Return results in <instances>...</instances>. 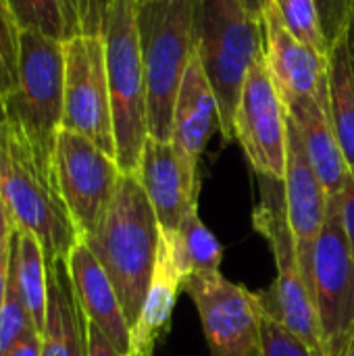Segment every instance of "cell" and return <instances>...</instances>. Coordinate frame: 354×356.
<instances>
[{
    "mask_svg": "<svg viewBox=\"0 0 354 356\" xmlns=\"http://www.w3.org/2000/svg\"><path fill=\"white\" fill-rule=\"evenodd\" d=\"M0 192L19 229L38 238L46 261L67 259L81 232L75 225L54 173L52 150L0 111Z\"/></svg>",
    "mask_w": 354,
    "mask_h": 356,
    "instance_id": "obj_1",
    "label": "cell"
},
{
    "mask_svg": "<svg viewBox=\"0 0 354 356\" xmlns=\"http://www.w3.org/2000/svg\"><path fill=\"white\" fill-rule=\"evenodd\" d=\"M81 240L106 271L127 323L134 327L161 246V227L138 175L121 173L108 209Z\"/></svg>",
    "mask_w": 354,
    "mask_h": 356,
    "instance_id": "obj_2",
    "label": "cell"
},
{
    "mask_svg": "<svg viewBox=\"0 0 354 356\" xmlns=\"http://www.w3.org/2000/svg\"><path fill=\"white\" fill-rule=\"evenodd\" d=\"M265 52L263 21L244 0H196V56L215 92L219 131L236 140L234 119L246 75Z\"/></svg>",
    "mask_w": 354,
    "mask_h": 356,
    "instance_id": "obj_3",
    "label": "cell"
},
{
    "mask_svg": "<svg viewBox=\"0 0 354 356\" xmlns=\"http://www.w3.org/2000/svg\"><path fill=\"white\" fill-rule=\"evenodd\" d=\"M136 19L148 90V134L169 142L175 98L196 54V0H138Z\"/></svg>",
    "mask_w": 354,
    "mask_h": 356,
    "instance_id": "obj_4",
    "label": "cell"
},
{
    "mask_svg": "<svg viewBox=\"0 0 354 356\" xmlns=\"http://www.w3.org/2000/svg\"><path fill=\"white\" fill-rule=\"evenodd\" d=\"M138 0H111L100 35L106 52V73L115 129V159L121 173H138L148 134V90L136 19Z\"/></svg>",
    "mask_w": 354,
    "mask_h": 356,
    "instance_id": "obj_5",
    "label": "cell"
},
{
    "mask_svg": "<svg viewBox=\"0 0 354 356\" xmlns=\"http://www.w3.org/2000/svg\"><path fill=\"white\" fill-rule=\"evenodd\" d=\"M257 179L261 188V200L252 213V225L269 242L277 269L273 286L265 292H259L263 309L269 317L298 336L315 355L323 356L309 282L286 211L284 181L267 175H257Z\"/></svg>",
    "mask_w": 354,
    "mask_h": 356,
    "instance_id": "obj_6",
    "label": "cell"
},
{
    "mask_svg": "<svg viewBox=\"0 0 354 356\" xmlns=\"http://www.w3.org/2000/svg\"><path fill=\"white\" fill-rule=\"evenodd\" d=\"M65 50L63 42L40 31H21L17 86L0 100L6 119L21 125L40 146L54 150L63 127Z\"/></svg>",
    "mask_w": 354,
    "mask_h": 356,
    "instance_id": "obj_7",
    "label": "cell"
},
{
    "mask_svg": "<svg viewBox=\"0 0 354 356\" xmlns=\"http://www.w3.org/2000/svg\"><path fill=\"white\" fill-rule=\"evenodd\" d=\"M309 290L323 356H344L354 334V252L338 198H328L325 225L313 248Z\"/></svg>",
    "mask_w": 354,
    "mask_h": 356,
    "instance_id": "obj_8",
    "label": "cell"
},
{
    "mask_svg": "<svg viewBox=\"0 0 354 356\" xmlns=\"http://www.w3.org/2000/svg\"><path fill=\"white\" fill-rule=\"evenodd\" d=\"M182 290L192 298L211 356H263L261 296L221 271L190 275Z\"/></svg>",
    "mask_w": 354,
    "mask_h": 356,
    "instance_id": "obj_9",
    "label": "cell"
},
{
    "mask_svg": "<svg viewBox=\"0 0 354 356\" xmlns=\"http://www.w3.org/2000/svg\"><path fill=\"white\" fill-rule=\"evenodd\" d=\"M63 50L65 102L61 129L88 138L115 159V129L104 40L100 33H75L63 42Z\"/></svg>",
    "mask_w": 354,
    "mask_h": 356,
    "instance_id": "obj_10",
    "label": "cell"
},
{
    "mask_svg": "<svg viewBox=\"0 0 354 356\" xmlns=\"http://www.w3.org/2000/svg\"><path fill=\"white\" fill-rule=\"evenodd\" d=\"M234 134L257 175L284 179L288 163V108L269 75L265 52L246 75Z\"/></svg>",
    "mask_w": 354,
    "mask_h": 356,
    "instance_id": "obj_11",
    "label": "cell"
},
{
    "mask_svg": "<svg viewBox=\"0 0 354 356\" xmlns=\"http://www.w3.org/2000/svg\"><path fill=\"white\" fill-rule=\"evenodd\" d=\"M52 161L63 200L83 238L108 209L121 169L111 154L69 129L56 134Z\"/></svg>",
    "mask_w": 354,
    "mask_h": 356,
    "instance_id": "obj_12",
    "label": "cell"
},
{
    "mask_svg": "<svg viewBox=\"0 0 354 356\" xmlns=\"http://www.w3.org/2000/svg\"><path fill=\"white\" fill-rule=\"evenodd\" d=\"M284 196L298 257L309 282V267L317 238L328 217V192L315 173L305 150L300 131L288 115V163L284 175Z\"/></svg>",
    "mask_w": 354,
    "mask_h": 356,
    "instance_id": "obj_13",
    "label": "cell"
},
{
    "mask_svg": "<svg viewBox=\"0 0 354 356\" xmlns=\"http://www.w3.org/2000/svg\"><path fill=\"white\" fill-rule=\"evenodd\" d=\"M263 31L265 63L284 104L296 98L317 96L328 81V56L288 31L275 2H271L263 15Z\"/></svg>",
    "mask_w": 354,
    "mask_h": 356,
    "instance_id": "obj_14",
    "label": "cell"
},
{
    "mask_svg": "<svg viewBox=\"0 0 354 356\" xmlns=\"http://www.w3.org/2000/svg\"><path fill=\"white\" fill-rule=\"evenodd\" d=\"M219 127V108L207 73L194 54L182 79L171 125V146L194 184H200V156Z\"/></svg>",
    "mask_w": 354,
    "mask_h": 356,
    "instance_id": "obj_15",
    "label": "cell"
},
{
    "mask_svg": "<svg viewBox=\"0 0 354 356\" xmlns=\"http://www.w3.org/2000/svg\"><path fill=\"white\" fill-rule=\"evenodd\" d=\"M136 175L154 209L161 232L177 234L186 213L198 207L200 184L190 179L171 142L148 138Z\"/></svg>",
    "mask_w": 354,
    "mask_h": 356,
    "instance_id": "obj_16",
    "label": "cell"
},
{
    "mask_svg": "<svg viewBox=\"0 0 354 356\" xmlns=\"http://www.w3.org/2000/svg\"><path fill=\"white\" fill-rule=\"evenodd\" d=\"M290 119L296 123L309 161L319 175L328 198H338L344 194L353 181V173L342 154L340 142L334 131L330 115V94L328 81L321 86L317 96L296 98L286 104Z\"/></svg>",
    "mask_w": 354,
    "mask_h": 356,
    "instance_id": "obj_17",
    "label": "cell"
},
{
    "mask_svg": "<svg viewBox=\"0 0 354 356\" xmlns=\"http://www.w3.org/2000/svg\"><path fill=\"white\" fill-rule=\"evenodd\" d=\"M67 267L83 317L94 323L121 355H131V327L127 323L119 296L106 271L83 240H79L69 252Z\"/></svg>",
    "mask_w": 354,
    "mask_h": 356,
    "instance_id": "obj_18",
    "label": "cell"
},
{
    "mask_svg": "<svg viewBox=\"0 0 354 356\" xmlns=\"http://www.w3.org/2000/svg\"><path fill=\"white\" fill-rule=\"evenodd\" d=\"M186 273L182 271L171 238L161 234V246L152 280L140 311L136 325L131 327V355L152 356L154 346L171 327V315L177 302V294L184 286Z\"/></svg>",
    "mask_w": 354,
    "mask_h": 356,
    "instance_id": "obj_19",
    "label": "cell"
},
{
    "mask_svg": "<svg viewBox=\"0 0 354 356\" xmlns=\"http://www.w3.org/2000/svg\"><path fill=\"white\" fill-rule=\"evenodd\" d=\"M42 356H86V317L73 290L67 259L48 263Z\"/></svg>",
    "mask_w": 354,
    "mask_h": 356,
    "instance_id": "obj_20",
    "label": "cell"
},
{
    "mask_svg": "<svg viewBox=\"0 0 354 356\" xmlns=\"http://www.w3.org/2000/svg\"><path fill=\"white\" fill-rule=\"evenodd\" d=\"M328 94L334 131L354 179V60L348 31L330 46Z\"/></svg>",
    "mask_w": 354,
    "mask_h": 356,
    "instance_id": "obj_21",
    "label": "cell"
},
{
    "mask_svg": "<svg viewBox=\"0 0 354 356\" xmlns=\"http://www.w3.org/2000/svg\"><path fill=\"white\" fill-rule=\"evenodd\" d=\"M10 275L38 332H44L48 305V261L38 238L15 229L10 238Z\"/></svg>",
    "mask_w": 354,
    "mask_h": 356,
    "instance_id": "obj_22",
    "label": "cell"
},
{
    "mask_svg": "<svg viewBox=\"0 0 354 356\" xmlns=\"http://www.w3.org/2000/svg\"><path fill=\"white\" fill-rule=\"evenodd\" d=\"M165 236H169V234H165ZM169 238H171L177 263H179L182 271L186 273V277L221 271L223 248H221L219 240L202 223V219L198 215V207H192L186 213L177 234H173Z\"/></svg>",
    "mask_w": 354,
    "mask_h": 356,
    "instance_id": "obj_23",
    "label": "cell"
},
{
    "mask_svg": "<svg viewBox=\"0 0 354 356\" xmlns=\"http://www.w3.org/2000/svg\"><path fill=\"white\" fill-rule=\"evenodd\" d=\"M8 6L21 31H40L61 42L71 38L61 0H8Z\"/></svg>",
    "mask_w": 354,
    "mask_h": 356,
    "instance_id": "obj_24",
    "label": "cell"
},
{
    "mask_svg": "<svg viewBox=\"0 0 354 356\" xmlns=\"http://www.w3.org/2000/svg\"><path fill=\"white\" fill-rule=\"evenodd\" d=\"M273 2L288 31L303 44L328 56L330 44L325 40L315 0H273Z\"/></svg>",
    "mask_w": 354,
    "mask_h": 356,
    "instance_id": "obj_25",
    "label": "cell"
},
{
    "mask_svg": "<svg viewBox=\"0 0 354 356\" xmlns=\"http://www.w3.org/2000/svg\"><path fill=\"white\" fill-rule=\"evenodd\" d=\"M33 332H38V327H35L31 315L27 313V309H25V305L17 292L13 275H8L6 300H4V307L0 311V356L8 355L25 336H29Z\"/></svg>",
    "mask_w": 354,
    "mask_h": 356,
    "instance_id": "obj_26",
    "label": "cell"
},
{
    "mask_svg": "<svg viewBox=\"0 0 354 356\" xmlns=\"http://www.w3.org/2000/svg\"><path fill=\"white\" fill-rule=\"evenodd\" d=\"M19 35L21 27L17 25L8 0H0V100H4L17 86Z\"/></svg>",
    "mask_w": 354,
    "mask_h": 356,
    "instance_id": "obj_27",
    "label": "cell"
},
{
    "mask_svg": "<svg viewBox=\"0 0 354 356\" xmlns=\"http://www.w3.org/2000/svg\"><path fill=\"white\" fill-rule=\"evenodd\" d=\"M263 356H317L298 336L265 313L263 317Z\"/></svg>",
    "mask_w": 354,
    "mask_h": 356,
    "instance_id": "obj_28",
    "label": "cell"
},
{
    "mask_svg": "<svg viewBox=\"0 0 354 356\" xmlns=\"http://www.w3.org/2000/svg\"><path fill=\"white\" fill-rule=\"evenodd\" d=\"M61 2L71 35L100 33L102 17L111 0H61Z\"/></svg>",
    "mask_w": 354,
    "mask_h": 356,
    "instance_id": "obj_29",
    "label": "cell"
},
{
    "mask_svg": "<svg viewBox=\"0 0 354 356\" xmlns=\"http://www.w3.org/2000/svg\"><path fill=\"white\" fill-rule=\"evenodd\" d=\"M315 4L319 10L325 40L332 46L338 38H342L348 31L354 13V0H315Z\"/></svg>",
    "mask_w": 354,
    "mask_h": 356,
    "instance_id": "obj_30",
    "label": "cell"
},
{
    "mask_svg": "<svg viewBox=\"0 0 354 356\" xmlns=\"http://www.w3.org/2000/svg\"><path fill=\"white\" fill-rule=\"evenodd\" d=\"M86 356H125L121 355L115 344L86 319Z\"/></svg>",
    "mask_w": 354,
    "mask_h": 356,
    "instance_id": "obj_31",
    "label": "cell"
},
{
    "mask_svg": "<svg viewBox=\"0 0 354 356\" xmlns=\"http://www.w3.org/2000/svg\"><path fill=\"white\" fill-rule=\"evenodd\" d=\"M338 204H340V215H342V225L348 238V244L354 252V179L348 184V188L344 190L342 196H338Z\"/></svg>",
    "mask_w": 354,
    "mask_h": 356,
    "instance_id": "obj_32",
    "label": "cell"
},
{
    "mask_svg": "<svg viewBox=\"0 0 354 356\" xmlns=\"http://www.w3.org/2000/svg\"><path fill=\"white\" fill-rule=\"evenodd\" d=\"M6 356H42V336L38 332L25 336Z\"/></svg>",
    "mask_w": 354,
    "mask_h": 356,
    "instance_id": "obj_33",
    "label": "cell"
},
{
    "mask_svg": "<svg viewBox=\"0 0 354 356\" xmlns=\"http://www.w3.org/2000/svg\"><path fill=\"white\" fill-rule=\"evenodd\" d=\"M15 229H17V225H15L13 217H10V211L6 207V200H4V196L0 192V248L10 244V238H13Z\"/></svg>",
    "mask_w": 354,
    "mask_h": 356,
    "instance_id": "obj_34",
    "label": "cell"
},
{
    "mask_svg": "<svg viewBox=\"0 0 354 356\" xmlns=\"http://www.w3.org/2000/svg\"><path fill=\"white\" fill-rule=\"evenodd\" d=\"M8 275H10V244L0 248V311H2L4 300H6Z\"/></svg>",
    "mask_w": 354,
    "mask_h": 356,
    "instance_id": "obj_35",
    "label": "cell"
},
{
    "mask_svg": "<svg viewBox=\"0 0 354 356\" xmlns=\"http://www.w3.org/2000/svg\"><path fill=\"white\" fill-rule=\"evenodd\" d=\"M271 2H273V0H244V4L248 6V10H250L257 19H261V21H263V15H265L267 6H269Z\"/></svg>",
    "mask_w": 354,
    "mask_h": 356,
    "instance_id": "obj_36",
    "label": "cell"
},
{
    "mask_svg": "<svg viewBox=\"0 0 354 356\" xmlns=\"http://www.w3.org/2000/svg\"><path fill=\"white\" fill-rule=\"evenodd\" d=\"M348 40H351V52H353V60H354V13H353V19H351V25H348Z\"/></svg>",
    "mask_w": 354,
    "mask_h": 356,
    "instance_id": "obj_37",
    "label": "cell"
},
{
    "mask_svg": "<svg viewBox=\"0 0 354 356\" xmlns=\"http://www.w3.org/2000/svg\"><path fill=\"white\" fill-rule=\"evenodd\" d=\"M344 356H354V334H353V338H351V344H348V348H346V355Z\"/></svg>",
    "mask_w": 354,
    "mask_h": 356,
    "instance_id": "obj_38",
    "label": "cell"
}]
</instances>
